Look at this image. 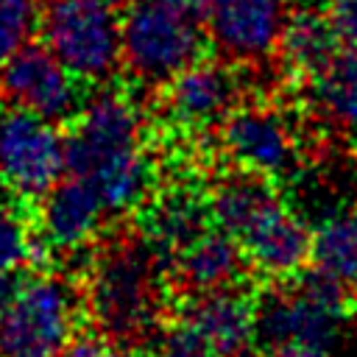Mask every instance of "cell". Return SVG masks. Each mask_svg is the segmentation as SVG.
Returning <instances> with one entry per match:
<instances>
[{"mask_svg": "<svg viewBox=\"0 0 357 357\" xmlns=\"http://www.w3.org/2000/svg\"><path fill=\"white\" fill-rule=\"evenodd\" d=\"M81 290L59 276H28L20 296L0 315V357H61L78 335Z\"/></svg>", "mask_w": 357, "mask_h": 357, "instance_id": "cell-5", "label": "cell"}, {"mask_svg": "<svg viewBox=\"0 0 357 357\" xmlns=\"http://www.w3.org/2000/svg\"><path fill=\"white\" fill-rule=\"evenodd\" d=\"M209 343L215 357H251L259 346L257 337V296L243 284L184 296L181 310Z\"/></svg>", "mask_w": 357, "mask_h": 357, "instance_id": "cell-12", "label": "cell"}, {"mask_svg": "<svg viewBox=\"0 0 357 357\" xmlns=\"http://www.w3.org/2000/svg\"><path fill=\"white\" fill-rule=\"evenodd\" d=\"M245 271H248V262L240 243L218 226L204 229L167 265L170 282L178 284L184 296L243 284Z\"/></svg>", "mask_w": 357, "mask_h": 357, "instance_id": "cell-15", "label": "cell"}, {"mask_svg": "<svg viewBox=\"0 0 357 357\" xmlns=\"http://www.w3.org/2000/svg\"><path fill=\"white\" fill-rule=\"evenodd\" d=\"M307 265L357 293V206L337 209L312 229Z\"/></svg>", "mask_w": 357, "mask_h": 357, "instance_id": "cell-20", "label": "cell"}, {"mask_svg": "<svg viewBox=\"0 0 357 357\" xmlns=\"http://www.w3.org/2000/svg\"><path fill=\"white\" fill-rule=\"evenodd\" d=\"M123 64L139 86H162L204 56L206 20L184 0H126L120 14Z\"/></svg>", "mask_w": 357, "mask_h": 357, "instance_id": "cell-3", "label": "cell"}, {"mask_svg": "<svg viewBox=\"0 0 357 357\" xmlns=\"http://www.w3.org/2000/svg\"><path fill=\"white\" fill-rule=\"evenodd\" d=\"M64 176L59 123L22 106H0V184L22 204H39Z\"/></svg>", "mask_w": 357, "mask_h": 357, "instance_id": "cell-6", "label": "cell"}, {"mask_svg": "<svg viewBox=\"0 0 357 357\" xmlns=\"http://www.w3.org/2000/svg\"><path fill=\"white\" fill-rule=\"evenodd\" d=\"M312 112L340 134H357V50L340 47L301 84Z\"/></svg>", "mask_w": 357, "mask_h": 357, "instance_id": "cell-18", "label": "cell"}, {"mask_svg": "<svg viewBox=\"0 0 357 357\" xmlns=\"http://www.w3.org/2000/svg\"><path fill=\"white\" fill-rule=\"evenodd\" d=\"M229 59H195L167 84H162L165 120L178 134L218 131L229 112L240 103V75Z\"/></svg>", "mask_w": 357, "mask_h": 357, "instance_id": "cell-10", "label": "cell"}, {"mask_svg": "<svg viewBox=\"0 0 357 357\" xmlns=\"http://www.w3.org/2000/svg\"><path fill=\"white\" fill-rule=\"evenodd\" d=\"M45 0H0V67L39 33Z\"/></svg>", "mask_w": 357, "mask_h": 357, "instance_id": "cell-21", "label": "cell"}, {"mask_svg": "<svg viewBox=\"0 0 357 357\" xmlns=\"http://www.w3.org/2000/svg\"><path fill=\"white\" fill-rule=\"evenodd\" d=\"M28 273L22 268H0V315L11 307V301L20 296Z\"/></svg>", "mask_w": 357, "mask_h": 357, "instance_id": "cell-26", "label": "cell"}, {"mask_svg": "<svg viewBox=\"0 0 357 357\" xmlns=\"http://www.w3.org/2000/svg\"><path fill=\"white\" fill-rule=\"evenodd\" d=\"M153 357H215L204 335L181 315L162 324L153 337Z\"/></svg>", "mask_w": 357, "mask_h": 357, "instance_id": "cell-23", "label": "cell"}, {"mask_svg": "<svg viewBox=\"0 0 357 357\" xmlns=\"http://www.w3.org/2000/svg\"><path fill=\"white\" fill-rule=\"evenodd\" d=\"M279 198L282 195L276 190V181L234 167L231 173L220 176L206 192L209 220L212 226L240 240Z\"/></svg>", "mask_w": 357, "mask_h": 357, "instance_id": "cell-16", "label": "cell"}, {"mask_svg": "<svg viewBox=\"0 0 357 357\" xmlns=\"http://www.w3.org/2000/svg\"><path fill=\"white\" fill-rule=\"evenodd\" d=\"M282 287L268 290L257 298V337L262 349L298 346L329 354L337 346L340 326L349 312L310 293L296 279L279 282Z\"/></svg>", "mask_w": 357, "mask_h": 357, "instance_id": "cell-9", "label": "cell"}, {"mask_svg": "<svg viewBox=\"0 0 357 357\" xmlns=\"http://www.w3.org/2000/svg\"><path fill=\"white\" fill-rule=\"evenodd\" d=\"M165 279L167 262L145 234L109 240L89 262L84 310L98 332L134 349L162 326Z\"/></svg>", "mask_w": 357, "mask_h": 357, "instance_id": "cell-2", "label": "cell"}, {"mask_svg": "<svg viewBox=\"0 0 357 357\" xmlns=\"http://www.w3.org/2000/svg\"><path fill=\"white\" fill-rule=\"evenodd\" d=\"M237 243L254 273L271 282H287L310 262L312 229L284 198H279Z\"/></svg>", "mask_w": 357, "mask_h": 357, "instance_id": "cell-13", "label": "cell"}, {"mask_svg": "<svg viewBox=\"0 0 357 357\" xmlns=\"http://www.w3.org/2000/svg\"><path fill=\"white\" fill-rule=\"evenodd\" d=\"M42 45L84 84H109L123 64V31L109 0H45Z\"/></svg>", "mask_w": 357, "mask_h": 357, "instance_id": "cell-4", "label": "cell"}, {"mask_svg": "<svg viewBox=\"0 0 357 357\" xmlns=\"http://www.w3.org/2000/svg\"><path fill=\"white\" fill-rule=\"evenodd\" d=\"M61 357H137L131 346L103 335V332H89V335H75Z\"/></svg>", "mask_w": 357, "mask_h": 357, "instance_id": "cell-24", "label": "cell"}, {"mask_svg": "<svg viewBox=\"0 0 357 357\" xmlns=\"http://www.w3.org/2000/svg\"><path fill=\"white\" fill-rule=\"evenodd\" d=\"M36 240L47 251H78L100 234L109 212L92 184L75 176H61L59 184L39 201Z\"/></svg>", "mask_w": 357, "mask_h": 357, "instance_id": "cell-14", "label": "cell"}, {"mask_svg": "<svg viewBox=\"0 0 357 357\" xmlns=\"http://www.w3.org/2000/svg\"><path fill=\"white\" fill-rule=\"evenodd\" d=\"M218 142L240 170L271 181L296 178L301 151L287 117L271 103H237L218 126Z\"/></svg>", "mask_w": 357, "mask_h": 357, "instance_id": "cell-7", "label": "cell"}, {"mask_svg": "<svg viewBox=\"0 0 357 357\" xmlns=\"http://www.w3.org/2000/svg\"><path fill=\"white\" fill-rule=\"evenodd\" d=\"M64 173L92 184L109 218L148 201L153 165L145 151V120L128 89L103 84L67 123Z\"/></svg>", "mask_w": 357, "mask_h": 357, "instance_id": "cell-1", "label": "cell"}, {"mask_svg": "<svg viewBox=\"0 0 357 357\" xmlns=\"http://www.w3.org/2000/svg\"><path fill=\"white\" fill-rule=\"evenodd\" d=\"M262 357H329V354L312 351V349H298V346H276V349H265Z\"/></svg>", "mask_w": 357, "mask_h": 357, "instance_id": "cell-27", "label": "cell"}, {"mask_svg": "<svg viewBox=\"0 0 357 357\" xmlns=\"http://www.w3.org/2000/svg\"><path fill=\"white\" fill-rule=\"evenodd\" d=\"M329 25L335 28L343 47L357 50V0H326L324 6Z\"/></svg>", "mask_w": 357, "mask_h": 357, "instance_id": "cell-25", "label": "cell"}, {"mask_svg": "<svg viewBox=\"0 0 357 357\" xmlns=\"http://www.w3.org/2000/svg\"><path fill=\"white\" fill-rule=\"evenodd\" d=\"M340 47L343 45H340L335 28L329 25L326 11H318L315 6H301V8L290 11L276 56L284 64L290 81L301 86Z\"/></svg>", "mask_w": 357, "mask_h": 357, "instance_id": "cell-17", "label": "cell"}, {"mask_svg": "<svg viewBox=\"0 0 357 357\" xmlns=\"http://www.w3.org/2000/svg\"><path fill=\"white\" fill-rule=\"evenodd\" d=\"M109 3H114V6H120V3H126V0H109Z\"/></svg>", "mask_w": 357, "mask_h": 357, "instance_id": "cell-28", "label": "cell"}, {"mask_svg": "<svg viewBox=\"0 0 357 357\" xmlns=\"http://www.w3.org/2000/svg\"><path fill=\"white\" fill-rule=\"evenodd\" d=\"M290 11V0H212L206 33L231 64H262L276 56Z\"/></svg>", "mask_w": 357, "mask_h": 357, "instance_id": "cell-11", "label": "cell"}, {"mask_svg": "<svg viewBox=\"0 0 357 357\" xmlns=\"http://www.w3.org/2000/svg\"><path fill=\"white\" fill-rule=\"evenodd\" d=\"M39 248L36 231L28 226L25 215L0 204V268H25L36 259Z\"/></svg>", "mask_w": 357, "mask_h": 357, "instance_id": "cell-22", "label": "cell"}, {"mask_svg": "<svg viewBox=\"0 0 357 357\" xmlns=\"http://www.w3.org/2000/svg\"><path fill=\"white\" fill-rule=\"evenodd\" d=\"M209 206L206 195H195L190 190H176L167 192L165 198H156L153 206H148L145 215V237L159 248V254L170 259L192 243L204 229H209Z\"/></svg>", "mask_w": 357, "mask_h": 357, "instance_id": "cell-19", "label": "cell"}, {"mask_svg": "<svg viewBox=\"0 0 357 357\" xmlns=\"http://www.w3.org/2000/svg\"><path fill=\"white\" fill-rule=\"evenodd\" d=\"M89 84L67 70L45 45H25L0 67V98L67 126L86 103Z\"/></svg>", "mask_w": 357, "mask_h": 357, "instance_id": "cell-8", "label": "cell"}]
</instances>
